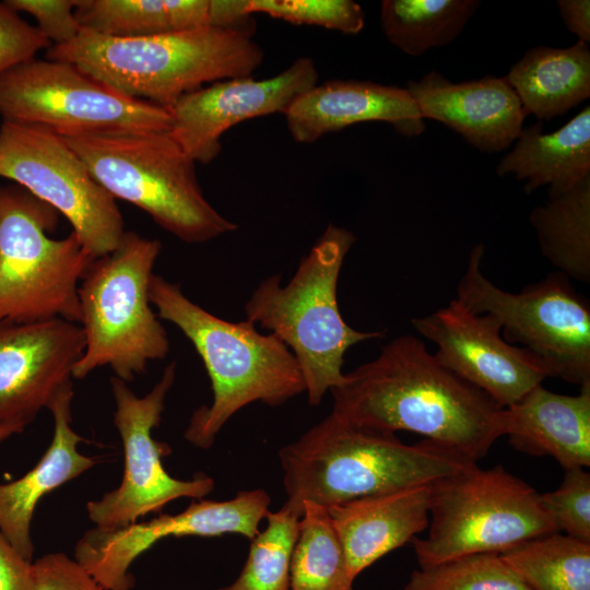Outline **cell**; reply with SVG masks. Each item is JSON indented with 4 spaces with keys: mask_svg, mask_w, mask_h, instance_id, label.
Returning a JSON list of instances; mask_svg holds the SVG:
<instances>
[{
    "mask_svg": "<svg viewBox=\"0 0 590 590\" xmlns=\"http://www.w3.org/2000/svg\"><path fill=\"white\" fill-rule=\"evenodd\" d=\"M500 556L530 590H590V542L554 532Z\"/></svg>",
    "mask_w": 590,
    "mask_h": 590,
    "instance_id": "obj_28",
    "label": "cell"
},
{
    "mask_svg": "<svg viewBox=\"0 0 590 590\" xmlns=\"http://www.w3.org/2000/svg\"><path fill=\"white\" fill-rule=\"evenodd\" d=\"M326 507L303 503L290 567L291 590H355Z\"/></svg>",
    "mask_w": 590,
    "mask_h": 590,
    "instance_id": "obj_29",
    "label": "cell"
},
{
    "mask_svg": "<svg viewBox=\"0 0 590 590\" xmlns=\"http://www.w3.org/2000/svg\"><path fill=\"white\" fill-rule=\"evenodd\" d=\"M271 498L261 488L240 491L228 500L200 499L176 515L117 529L92 528L78 541L74 559L105 590H131V564L158 541L169 536L240 534L252 540L269 511Z\"/></svg>",
    "mask_w": 590,
    "mask_h": 590,
    "instance_id": "obj_14",
    "label": "cell"
},
{
    "mask_svg": "<svg viewBox=\"0 0 590 590\" xmlns=\"http://www.w3.org/2000/svg\"><path fill=\"white\" fill-rule=\"evenodd\" d=\"M542 255L569 279L590 282V177L530 213Z\"/></svg>",
    "mask_w": 590,
    "mask_h": 590,
    "instance_id": "obj_26",
    "label": "cell"
},
{
    "mask_svg": "<svg viewBox=\"0 0 590 590\" xmlns=\"http://www.w3.org/2000/svg\"><path fill=\"white\" fill-rule=\"evenodd\" d=\"M327 510L355 579L428 528L429 484L363 496Z\"/></svg>",
    "mask_w": 590,
    "mask_h": 590,
    "instance_id": "obj_20",
    "label": "cell"
},
{
    "mask_svg": "<svg viewBox=\"0 0 590 590\" xmlns=\"http://www.w3.org/2000/svg\"><path fill=\"white\" fill-rule=\"evenodd\" d=\"M31 590H105L74 558L49 553L32 562Z\"/></svg>",
    "mask_w": 590,
    "mask_h": 590,
    "instance_id": "obj_36",
    "label": "cell"
},
{
    "mask_svg": "<svg viewBox=\"0 0 590 590\" xmlns=\"http://www.w3.org/2000/svg\"><path fill=\"white\" fill-rule=\"evenodd\" d=\"M406 91L423 119L439 121L470 145L493 153L512 144L527 117L505 76L453 83L437 71L410 80Z\"/></svg>",
    "mask_w": 590,
    "mask_h": 590,
    "instance_id": "obj_18",
    "label": "cell"
},
{
    "mask_svg": "<svg viewBox=\"0 0 590 590\" xmlns=\"http://www.w3.org/2000/svg\"><path fill=\"white\" fill-rule=\"evenodd\" d=\"M411 323L437 345L434 356L442 366L502 408L515 404L551 377L539 357L504 340L495 316L473 314L456 298Z\"/></svg>",
    "mask_w": 590,
    "mask_h": 590,
    "instance_id": "obj_15",
    "label": "cell"
},
{
    "mask_svg": "<svg viewBox=\"0 0 590 590\" xmlns=\"http://www.w3.org/2000/svg\"><path fill=\"white\" fill-rule=\"evenodd\" d=\"M300 515L282 506L268 511L267 526L250 540L246 564L238 578L219 590H291L290 567Z\"/></svg>",
    "mask_w": 590,
    "mask_h": 590,
    "instance_id": "obj_30",
    "label": "cell"
},
{
    "mask_svg": "<svg viewBox=\"0 0 590 590\" xmlns=\"http://www.w3.org/2000/svg\"><path fill=\"white\" fill-rule=\"evenodd\" d=\"M59 216L23 187L0 186V321L80 323L78 288L93 258L73 232L49 237Z\"/></svg>",
    "mask_w": 590,
    "mask_h": 590,
    "instance_id": "obj_9",
    "label": "cell"
},
{
    "mask_svg": "<svg viewBox=\"0 0 590 590\" xmlns=\"http://www.w3.org/2000/svg\"><path fill=\"white\" fill-rule=\"evenodd\" d=\"M496 174L526 180L531 193L547 186V194L564 192L590 177V107L558 130L544 133L538 121L522 128L514 149L498 163Z\"/></svg>",
    "mask_w": 590,
    "mask_h": 590,
    "instance_id": "obj_23",
    "label": "cell"
},
{
    "mask_svg": "<svg viewBox=\"0 0 590 590\" xmlns=\"http://www.w3.org/2000/svg\"><path fill=\"white\" fill-rule=\"evenodd\" d=\"M176 378V363L168 364L160 380L144 397H138L128 382L113 376L114 424L120 435L125 468L119 486L101 499L86 505L90 519L101 529H117L138 522L150 512L160 511L172 500L202 499L214 488L212 477L198 473L190 480L175 479L163 467L169 447L156 441L167 393Z\"/></svg>",
    "mask_w": 590,
    "mask_h": 590,
    "instance_id": "obj_13",
    "label": "cell"
},
{
    "mask_svg": "<svg viewBox=\"0 0 590 590\" xmlns=\"http://www.w3.org/2000/svg\"><path fill=\"white\" fill-rule=\"evenodd\" d=\"M85 347L79 323L61 318L0 321V425L26 426L72 381Z\"/></svg>",
    "mask_w": 590,
    "mask_h": 590,
    "instance_id": "obj_17",
    "label": "cell"
},
{
    "mask_svg": "<svg viewBox=\"0 0 590 590\" xmlns=\"http://www.w3.org/2000/svg\"><path fill=\"white\" fill-rule=\"evenodd\" d=\"M14 11L34 16L37 28L55 46L73 40L82 31L74 9L78 0H7Z\"/></svg>",
    "mask_w": 590,
    "mask_h": 590,
    "instance_id": "obj_35",
    "label": "cell"
},
{
    "mask_svg": "<svg viewBox=\"0 0 590 590\" xmlns=\"http://www.w3.org/2000/svg\"><path fill=\"white\" fill-rule=\"evenodd\" d=\"M62 138L115 200L141 209L181 241L202 244L237 229L205 199L194 161L169 131Z\"/></svg>",
    "mask_w": 590,
    "mask_h": 590,
    "instance_id": "obj_6",
    "label": "cell"
},
{
    "mask_svg": "<svg viewBox=\"0 0 590 590\" xmlns=\"http://www.w3.org/2000/svg\"><path fill=\"white\" fill-rule=\"evenodd\" d=\"M161 251L158 239L126 231L111 252L93 259L78 288L85 347L73 378L107 366L129 382L166 357L168 335L150 300Z\"/></svg>",
    "mask_w": 590,
    "mask_h": 590,
    "instance_id": "obj_7",
    "label": "cell"
},
{
    "mask_svg": "<svg viewBox=\"0 0 590 590\" xmlns=\"http://www.w3.org/2000/svg\"><path fill=\"white\" fill-rule=\"evenodd\" d=\"M484 245H475L457 286L456 299L473 314H491L508 343H520L547 367L551 377L590 384V303L560 272L504 291L482 271Z\"/></svg>",
    "mask_w": 590,
    "mask_h": 590,
    "instance_id": "obj_10",
    "label": "cell"
},
{
    "mask_svg": "<svg viewBox=\"0 0 590 590\" xmlns=\"http://www.w3.org/2000/svg\"><path fill=\"white\" fill-rule=\"evenodd\" d=\"M150 300L160 319L191 342L211 381V404L192 413L184 434L193 446L210 448L227 421L252 402L276 406L305 392L295 356L274 334L259 332L247 319L233 322L209 312L157 274Z\"/></svg>",
    "mask_w": 590,
    "mask_h": 590,
    "instance_id": "obj_3",
    "label": "cell"
},
{
    "mask_svg": "<svg viewBox=\"0 0 590 590\" xmlns=\"http://www.w3.org/2000/svg\"><path fill=\"white\" fill-rule=\"evenodd\" d=\"M298 143H314L327 133L355 123L384 121L404 137H417L424 119L406 88L370 81L332 80L316 84L283 113Z\"/></svg>",
    "mask_w": 590,
    "mask_h": 590,
    "instance_id": "obj_19",
    "label": "cell"
},
{
    "mask_svg": "<svg viewBox=\"0 0 590 590\" xmlns=\"http://www.w3.org/2000/svg\"><path fill=\"white\" fill-rule=\"evenodd\" d=\"M480 5L479 0H385L381 28L393 46L417 57L453 42Z\"/></svg>",
    "mask_w": 590,
    "mask_h": 590,
    "instance_id": "obj_27",
    "label": "cell"
},
{
    "mask_svg": "<svg viewBox=\"0 0 590 590\" xmlns=\"http://www.w3.org/2000/svg\"><path fill=\"white\" fill-rule=\"evenodd\" d=\"M24 428L25 426L21 424L0 425V444L9 437L23 432Z\"/></svg>",
    "mask_w": 590,
    "mask_h": 590,
    "instance_id": "obj_39",
    "label": "cell"
},
{
    "mask_svg": "<svg viewBox=\"0 0 590 590\" xmlns=\"http://www.w3.org/2000/svg\"><path fill=\"white\" fill-rule=\"evenodd\" d=\"M248 11L353 35L365 24L363 8L352 0H248Z\"/></svg>",
    "mask_w": 590,
    "mask_h": 590,
    "instance_id": "obj_32",
    "label": "cell"
},
{
    "mask_svg": "<svg viewBox=\"0 0 590 590\" xmlns=\"http://www.w3.org/2000/svg\"><path fill=\"white\" fill-rule=\"evenodd\" d=\"M287 508H326L363 496L429 484L476 462L423 439L402 442L394 433L362 427L332 412L279 451Z\"/></svg>",
    "mask_w": 590,
    "mask_h": 590,
    "instance_id": "obj_2",
    "label": "cell"
},
{
    "mask_svg": "<svg viewBox=\"0 0 590 590\" xmlns=\"http://www.w3.org/2000/svg\"><path fill=\"white\" fill-rule=\"evenodd\" d=\"M0 176L67 217L93 259L111 252L126 232L114 197L63 138L47 128L1 123Z\"/></svg>",
    "mask_w": 590,
    "mask_h": 590,
    "instance_id": "obj_12",
    "label": "cell"
},
{
    "mask_svg": "<svg viewBox=\"0 0 590 590\" xmlns=\"http://www.w3.org/2000/svg\"><path fill=\"white\" fill-rule=\"evenodd\" d=\"M331 392V412L349 423L412 432L476 462L504 436L505 408L442 366L414 335L388 342Z\"/></svg>",
    "mask_w": 590,
    "mask_h": 590,
    "instance_id": "obj_1",
    "label": "cell"
},
{
    "mask_svg": "<svg viewBox=\"0 0 590 590\" xmlns=\"http://www.w3.org/2000/svg\"><path fill=\"white\" fill-rule=\"evenodd\" d=\"M317 83L318 70L310 57L297 58L269 79L249 75L216 81L167 107L168 131L194 163L209 164L219 156L221 137L228 129L248 119L283 114Z\"/></svg>",
    "mask_w": 590,
    "mask_h": 590,
    "instance_id": "obj_16",
    "label": "cell"
},
{
    "mask_svg": "<svg viewBox=\"0 0 590 590\" xmlns=\"http://www.w3.org/2000/svg\"><path fill=\"white\" fill-rule=\"evenodd\" d=\"M558 532L540 494L502 465L476 462L429 483L426 538L411 542L420 567L456 557L503 552Z\"/></svg>",
    "mask_w": 590,
    "mask_h": 590,
    "instance_id": "obj_8",
    "label": "cell"
},
{
    "mask_svg": "<svg viewBox=\"0 0 590 590\" xmlns=\"http://www.w3.org/2000/svg\"><path fill=\"white\" fill-rule=\"evenodd\" d=\"M403 590H530L500 554L479 553L414 570Z\"/></svg>",
    "mask_w": 590,
    "mask_h": 590,
    "instance_id": "obj_31",
    "label": "cell"
},
{
    "mask_svg": "<svg viewBox=\"0 0 590 590\" xmlns=\"http://www.w3.org/2000/svg\"><path fill=\"white\" fill-rule=\"evenodd\" d=\"M540 502L558 532L590 542V473L586 468L565 470L560 485L540 494Z\"/></svg>",
    "mask_w": 590,
    "mask_h": 590,
    "instance_id": "obj_33",
    "label": "cell"
},
{
    "mask_svg": "<svg viewBox=\"0 0 590 590\" xmlns=\"http://www.w3.org/2000/svg\"><path fill=\"white\" fill-rule=\"evenodd\" d=\"M72 398L73 385L70 381L58 391L47 408L54 417V436L42 459L22 477L0 484V531L31 562L34 554L31 524L37 503L97 462L78 449L84 438L71 426Z\"/></svg>",
    "mask_w": 590,
    "mask_h": 590,
    "instance_id": "obj_21",
    "label": "cell"
},
{
    "mask_svg": "<svg viewBox=\"0 0 590 590\" xmlns=\"http://www.w3.org/2000/svg\"><path fill=\"white\" fill-rule=\"evenodd\" d=\"M46 58L71 63L126 96L167 108L204 84L251 75L263 51L252 36L215 27L144 37L82 30L70 43L49 47Z\"/></svg>",
    "mask_w": 590,
    "mask_h": 590,
    "instance_id": "obj_4",
    "label": "cell"
},
{
    "mask_svg": "<svg viewBox=\"0 0 590 590\" xmlns=\"http://www.w3.org/2000/svg\"><path fill=\"white\" fill-rule=\"evenodd\" d=\"M51 46L37 26L24 21L4 1L0 2V74L35 59L39 50Z\"/></svg>",
    "mask_w": 590,
    "mask_h": 590,
    "instance_id": "obj_34",
    "label": "cell"
},
{
    "mask_svg": "<svg viewBox=\"0 0 590 590\" xmlns=\"http://www.w3.org/2000/svg\"><path fill=\"white\" fill-rule=\"evenodd\" d=\"M559 15L567 30L578 37V42L590 43V1L558 0Z\"/></svg>",
    "mask_w": 590,
    "mask_h": 590,
    "instance_id": "obj_38",
    "label": "cell"
},
{
    "mask_svg": "<svg viewBox=\"0 0 590 590\" xmlns=\"http://www.w3.org/2000/svg\"><path fill=\"white\" fill-rule=\"evenodd\" d=\"M523 110L538 121L562 116L590 96L589 44L528 49L505 75Z\"/></svg>",
    "mask_w": 590,
    "mask_h": 590,
    "instance_id": "obj_24",
    "label": "cell"
},
{
    "mask_svg": "<svg viewBox=\"0 0 590 590\" xmlns=\"http://www.w3.org/2000/svg\"><path fill=\"white\" fill-rule=\"evenodd\" d=\"M82 30L113 37H144L212 27V0H78Z\"/></svg>",
    "mask_w": 590,
    "mask_h": 590,
    "instance_id": "obj_25",
    "label": "cell"
},
{
    "mask_svg": "<svg viewBox=\"0 0 590 590\" xmlns=\"http://www.w3.org/2000/svg\"><path fill=\"white\" fill-rule=\"evenodd\" d=\"M503 435L518 451L554 458L565 470L590 465V384L577 396L541 385L504 410Z\"/></svg>",
    "mask_w": 590,
    "mask_h": 590,
    "instance_id": "obj_22",
    "label": "cell"
},
{
    "mask_svg": "<svg viewBox=\"0 0 590 590\" xmlns=\"http://www.w3.org/2000/svg\"><path fill=\"white\" fill-rule=\"evenodd\" d=\"M32 562L24 558L0 531V590H31Z\"/></svg>",
    "mask_w": 590,
    "mask_h": 590,
    "instance_id": "obj_37",
    "label": "cell"
},
{
    "mask_svg": "<svg viewBox=\"0 0 590 590\" xmlns=\"http://www.w3.org/2000/svg\"><path fill=\"white\" fill-rule=\"evenodd\" d=\"M3 121L61 137L168 131L167 108L126 96L75 66L33 59L0 74Z\"/></svg>",
    "mask_w": 590,
    "mask_h": 590,
    "instance_id": "obj_11",
    "label": "cell"
},
{
    "mask_svg": "<svg viewBox=\"0 0 590 590\" xmlns=\"http://www.w3.org/2000/svg\"><path fill=\"white\" fill-rule=\"evenodd\" d=\"M354 234L332 223L302 258L286 285L281 274L266 278L244 306L247 320L270 331L295 356L310 405L340 386L344 355L354 344L384 331H358L343 319L338 303L340 272Z\"/></svg>",
    "mask_w": 590,
    "mask_h": 590,
    "instance_id": "obj_5",
    "label": "cell"
}]
</instances>
